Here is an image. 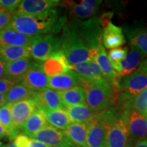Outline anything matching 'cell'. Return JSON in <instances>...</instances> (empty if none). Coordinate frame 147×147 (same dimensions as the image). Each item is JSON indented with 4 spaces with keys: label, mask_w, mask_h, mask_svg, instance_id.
<instances>
[{
    "label": "cell",
    "mask_w": 147,
    "mask_h": 147,
    "mask_svg": "<svg viewBox=\"0 0 147 147\" xmlns=\"http://www.w3.org/2000/svg\"><path fill=\"white\" fill-rule=\"evenodd\" d=\"M0 147H7L6 144H1V146H0Z\"/></svg>",
    "instance_id": "obj_47"
},
{
    "label": "cell",
    "mask_w": 147,
    "mask_h": 147,
    "mask_svg": "<svg viewBox=\"0 0 147 147\" xmlns=\"http://www.w3.org/2000/svg\"><path fill=\"white\" fill-rule=\"evenodd\" d=\"M65 19L59 17L56 8L35 15H17L12 18L7 27L29 36H38L57 33Z\"/></svg>",
    "instance_id": "obj_1"
},
{
    "label": "cell",
    "mask_w": 147,
    "mask_h": 147,
    "mask_svg": "<svg viewBox=\"0 0 147 147\" xmlns=\"http://www.w3.org/2000/svg\"><path fill=\"white\" fill-rule=\"evenodd\" d=\"M14 84L16 83L7 79L0 78V93L5 95L9 90L13 87Z\"/></svg>",
    "instance_id": "obj_37"
},
{
    "label": "cell",
    "mask_w": 147,
    "mask_h": 147,
    "mask_svg": "<svg viewBox=\"0 0 147 147\" xmlns=\"http://www.w3.org/2000/svg\"><path fill=\"white\" fill-rule=\"evenodd\" d=\"M117 119L115 111L110 108L98 113L96 117L88 123L87 147H106L109 129Z\"/></svg>",
    "instance_id": "obj_4"
},
{
    "label": "cell",
    "mask_w": 147,
    "mask_h": 147,
    "mask_svg": "<svg viewBox=\"0 0 147 147\" xmlns=\"http://www.w3.org/2000/svg\"><path fill=\"white\" fill-rule=\"evenodd\" d=\"M36 109L34 99H27L10 104L12 125L16 134H19L23 125Z\"/></svg>",
    "instance_id": "obj_10"
},
{
    "label": "cell",
    "mask_w": 147,
    "mask_h": 147,
    "mask_svg": "<svg viewBox=\"0 0 147 147\" xmlns=\"http://www.w3.org/2000/svg\"><path fill=\"white\" fill-rule=\"evenodd\" d=\"M0 124L4 127L9 134V138L14 140L18 135L14 131L12 125V116L10 113V104L2 106L0 110Z\"/></svg>",
    "instance_id": "obj_34"
},
{
    "label": "cell",
    "mask_w": 147,
    "mask_h": 147,
    "mask_svg": "<svg viewBox=\"0 0 147 147\" xmlns=\"http://www.w3.org/2000/svg\"><path fill=\"white\" fill-rule=\"evenodd\" d=\"M60 5L61 2L58 0H23L13 14L14 16L39 14L56 8Z\"/></svg>",
    "instance_id": "obj_12"
},
{
    "label": "cell",
    "mask_w": 147,
    "mask_h": 147,
    "mask_svg": "<svg viewBox=\"0 0 147 147\" xmlns=\"http://www.w3.org/2000/svg\"><path fill=\"white\" fill-rule=\"evenodd\" d=\"M30 138L50 147H76L69 140L63 130L58 129L48 124Z\"/></svg>",
    "instance_id": "obj_9"
},
{
    "label": "cell",
    "mask_w": 147,
    "mask_h": 147,
    "mask_svg": "<svg viewBox=\"0 0 147 147\" xmlns=\"http://www.w3.org/2000/svg\"><path fill=\"white\" fill-rule=\"evenodd\" d=\"M76 147H80V146H76Z\"/></svg>",
    "instance_id": "obj_50"
},
{
    "label": "cell",
    "mask_w": 147,
    "mask_h": 147,
    "mask_svg": "<svg viewBox=\"0 0 147 147\" xmlns=\"http://www.w3.org/2000/svg\"><path fill=\"white\" fill-rule=\"evenodd\" d=\"M35 36H29L14 30L5 28L0 30V47H29Z\"/></svg>",
    "instance_id": "obj_17"
},
{
    "label": "cell",
    "mask_w": 147,
    "mask_h": 147,
    "mask_svg": "<svg viewBox=\"0 0 147 147\" xmlns=\"http://www.w3.org/2000/svg\"><path fill=\"white\" fill-rule=\"evenodd\" d=\"M42 112L45 113L47 124L58 129L65 130L72 123L64 108Z\"/></svg>",
    "instance_id": "obj_26"
},
{
    "label": "cell",
    "mask_w": 147,
    "mask_h": 147,
    "mask_svg": "<svg viewBox=\"0 0 147 147\" xmlns=\"http://www.w3.org/2000/svg\"><path fill=\"white\" fill-rule=\"evenodd\" d=\"M62 104L65 107L85 104V93L80 86L63 91H58Z\"/></svg>",
    "instance_id": "obj_28"
},
{
    "label": "cell",
    "mask_w": 147,
    "mask_h": 147,
    "mask_svg": "<svg viewBox=\"0 0 147 147\" xmlns=\"http://www.w3.org/2000/svg\"><path fill=\"white\" fill-rule=\"evenodd\" d=\"M36 92L30 90L23 84L16 83L5 95L6 104H13L27 99H34Z\"/></svg>",
    "instance_id": "obj_30"
},
{
    "label": "cell",
    "mask_w": 147,
    "mask_h": 147,
    "mask_svg": "<svg viewBox=\"0 0 147 147\" xmlns=\"http://www.w3.org/2000/svg\"><path fill=\"white\" fill-rule=\"evenodd\" d=\"M49 77L40 68L39 61L34 62L32 67L24 75L21 83L32 91H42L48 88Z\"/></svg>",
    "instance_id": "obj_14"
},
{
    "label": "cell",
    "mask_w": 147,
    "mask_h": 147,
    "mask_svg": "<svg viewBox=\"0 0 147 147\" xmlns=\"http://www.w3.org/2000/svg\"><path fill=\"white\" fill-rule=\"evenodd\" d=\"M27 147H50L48 145L44 144L41 142L31 138L30 140L27 144Z\"/></svg>",
    "instance_id": "obj_40"
},
{
    "label": "cell",
    "mask_w": 147,
    "mask_h": 147,
    "mask_svg": "<svg viewBox=\"0 0 147 147\" xmlns=\"http://www.w3.org/2000/svg\"><path fill=\"white\" fill-rule=\"evenodd\" d=\"M146 57L135 48L130 47L126 57L121 63V71L119 77H123L134 72Z\"/></svg>",
    "instance_id": "obj_29"
},
{
    "label": "cell",
    "mask_w": 147,
    "mask_h": 147,
    "mask_svg": "<svg viewBox=\"0 0 147 147\" xmlns=\"http://www.w3.org/2000/svg\"><path fill=\"white\" fill-rule=\"evenodd\" d=\"M60 51L65 55L69 65L92 61L90 51L82 40L76 21L64 26Z\"/></svg>",
    "instance_id": "obj_2"
},
{
    "label": "cell",
    "mask_w": 147,
    "mask_h": 147,
    "mask_svg": "<svg viewBox=\"0 0 147 147\" xmlns=\"http://www.w3.org/2000/svg\"><path fill=\"white\" fill-rule=\"evenodd\" d=\"M61 39L55 34H49L35 36L29 47L31 58L43 61L60 51Z\"/></svg>",
    "instance_id": "obj_6"
},
{
    "label": "cell",
    "mask_w": 147,
    "mask_h": 147,
    "mask_svg": "<svg viewBox=\"0 0 147 147\" xmlns=\"http://www.w3.org/2000/svg\"><path fill=\"white\" fill-rule=\"evenodd\" d=\"M76 21L82 40L90 51L91 60L93 61L97 48L102 42V28L99 18H91L86 21Z\"/></svg>",
    "instance_id": "obj_7"
},
{
    "label": "cell",
    "mask_w": 147,
    "mask_h": 147,
    "mask_svg": "<svg viewBox=\"0 0 147 147\" xmlns=\"http://www.w3.org/2000/svg\"><path fill=\"white\" fill-rule=\"evenodd\" d=\"M128 51V48L119 47L110 49L107 54L112 67L119 74L121 71V63L126 57Z\"/></svg>",
    "instance_id": "obj_33"
},
{
    "label": "cell",
    "mask_w": 147,
    "mask_h": 147,
    "mask_svg": "<svg viewBox=\"0 0 147 147\" xmlns=\"http://www.w3.org/2000/svg\"><path fill=\"white\" fill-rule=\"evenodd\" d=\"M34 100L37 109L42 111L55 110L64 108L58 91L49 88L38 92L35 95Z\"/></svg>",
    "instance_id": "obj_16"
},
{
    "label": "cell",
    "mask_w": 147,
    "mask_h": 147,
    "mask_svg": "<svg viewBox=\"0 0 147 147\" xmlns=\"http://www.w3.org/2000/svg\"><path fill=\"white\" fill-rule=\"evenodd\" d=\"M64 109L67 112L72 123H89L90 121L94 119L98 113L91 109L86 104L65 107Z\"/></svg>",
    "instance_id": "obj_24"
},
{
    "label": "cell",
    "mask_w": 147,
    "mask_h": 147,
    "mask_svg": "<svg viewBox=\"0 0 147 147\" xmlns=\"http://www.w3.org/2000/svg\"><path fill=\"white\" fill-rule=\"evenodd\" d=\"M137 70L142 71V72H144L147 74V57L141 62Z\"/></svg>",
    "instance_id": "obj_41"
},
{
    "label": "cell",
    "mask_w": 147,
    "mask_h": 147,
    "mask_svg": "<svg viewBox=\"0 0 147 147\" xmlns=\"http://www.w3.org/2000/svg\"><path fill=\"white\" fill-rule=\"evenodd\" d=\"M102 1L98 0H83L80 3L71 1H65L63 3L69 9L75 21H86L96 13Z\"/></svg>",
    "instance_id": "obj_13"
},
{
    "label": "cell",
    "mask_w": 147,
    "mask_h": 147,
    "mask_svg": "<svg viewBox=\"0 0 147 147\" xmlns=\"http://www.w3.org/2000/svg\"><path fill=\"white\" fill-rule=\"evenodd\" d=\"M113 12H110L104 13L100 16V18H99V21H100V25L102 29L106 28V27H108V25H109L110 23H111V19L113 18Z\"/></svg>",
    "instance_id": "obj_38"
},
{
    "label": "cell",
    "mask_w": 147,
    "mask_h": 147,
    "mask_svg": "<svg viewBox=\"0 0 147 147\" xmlns=\"http://www.w3.org/2000/svg\"><path fill=\"white\" fill-rule=\"evenodd\" d=\"M13 16V14L8 12L0 14V30L8 26Z\"/></svg>",
    "instance_id": "obj_36"
},
{
    "label": "cell",
    "mask_w": 147,
    "mask_h": 147,
    "mask_svg": "<svg viewBox=\"0 0 147 147\" xmlns=\"http://www.w3.org/2000/svg\"><path fill=\"white\" fill-rule=\"evenodd\" d=\"M119 92V102L121 104L131 100L147 89V74L138 70L117 80L114 89Z\"/></svg>",
    "instance_id": "obj_5"
},
{
    "label": "cell",
    "mask_w": 147,
    "mask_h": 147,
    "mask_svg": "<svg viewBox=\"0 0 147 147\" xmlns=\"http://www.w3.org/2000/svg\"><path fill=\"white\" fill-rule=\"evenodd\" d=\"M102 45L108 49L119 48L125 44V38L122 28L110 23L108 27L103 29L102 35Z\"/></svg>",
    "instance_id": "obj_22"
},
{
    "label": "cell",
    "mask_w": 147,
    "mask_h": 147,
    "mask_svg": "<svg viewBox=\"0 0 147 147\" xmlns=\"http://www.w3.org/2000/svg\"><path fill=\"white\" fill-rule=\"evenodd\" d=\"M6 104V101H5V94L0 93V106H2Z\"/></svg>",
    "instance_id": "obj_44"
},
{
    "label": "cell",
    "mask_w": 147,
    "mask_h": 147,
    "mask_svg": "<svg viewBox=\"0 0 147 147\" xmlns=\"http://www.w3.org/2000/svg\"><path fill=\"white\" fill-rule=\"evenodd\" d=\"M47 125L45 113L42 110L36 109L23 125L21 131L30 138Z\"/></svg>",
    "instance_id": "obj_27"
},
{
    "label": "cell",
    "mask_w": 147,
    "mask_h": 147,
    "mask_svg": "<svg viewBox=\"0 0 147 147\" xmlns=\"http://www.w3.org/2000/svg\"><path fill=\"white\" fill-rule=\"evenodd\" d=\"M80 86L85 93V104L97 113L110 109L115 103V90L109 81H95L82 78Z\"/></svg>",
    "instance_id": "obj_3"
},
{
    "label": "cell",
    "mask_w": 147,
    "mask_h": 147,
    "mask_svg": "<svg viewBox=\"0 0 147 147\" xmlns=\"http://www.w3.org/2000/svg\"><path fill=\"white\" fill-rule=\"evenodd\" d=\"M34 63L31 58L8 61L5 69V79L14 83H20L23 80L24 75Z\"/></svg>",
    "instance_id": "obj_20"
},
{
    "label": "cell",
    "mask_w": 147,
    "mask_h": 147,
    "mask_svg": "<svg viewBox=\"0 0 147 147\" xmlns=\"http://www.w3.org/2000/svg\"><path fill=\"white\" fill-rule=\"evenodd\" d=\"M124 31L130 47L135 48L147 57V27H126Z\"/></svg>",
    "instance_id": "obj_23"
},
{
    "label": "cell",
    "mask_w": 147,
    "mask_h": 147,
    "mask_svg": "<svg viewBox=\"0 0 147 147\" xmlns=\"http://www.w3.org/2000/svg\"><path fill=\"white\" fill-rule=\"evenodd\" d=\"M39 63L40 68L48 77L63 74L70 70L68 61L61 51Z\"/></svg>",
    "instance_id": "obj_15"
},
{
    "label": "cell",
    "mask_w": 147,
    "mask_h": 147,
    "mask_svg": "<svg viewBox=\"0 0 147 147\" xmlns=\"http://www.w3.org/2000/svg\"><path fill=\"white\" fill-rule=\"evenodd\" d=\"M121 117L126 123L130 142L147 138V118L133 109L125 110Z\"/></svg>",
    "instance_id": "obj_8"
},
{
    "label": "cell",
    "mask_w": 147,
    "mask_h": 147,
    "mask_svg": "<svg viewBox=\"0 0 147 147\" xmlns=\"http://www.w3.org/2000/svg\"><path fill=\"white\" fill-rule=\"evenodd\" d=\"M0 110H1V107H0Z\"/></svg>",
    "instance_id": "obj_49"
},
{
    "label": "cell",
    "mask_w": 147,
    "mask_h": 147,
    "mask_svg": "<svg viewBox=\"0 0 147 147\" xmlns=\"http://www.w3.org/2000/svg\"><path fill=\"white\" fill-rule=\"evenodd\" d=\"M7 147H16L15 145L14 144V143H10V144H6Z\"/></svg>",
    "instance_id": "obj_46"
},
{
    "label": "cell",
    "mask_w": 147,
    "mask_h": 147,
    "mask_svg": "<svg viewBox=\"0 0 147 147\" xmlns=\"http://www.w3.org/2000/svg\"><path fill=\"white\" fill-rule=\"evenodd\" d=\"M69 69L84 79L95 80V81H104V80L108 81L106 77L103 75L100 68L94 61H88L75 65H69Z\"/></svg>",
    "instance_id": "obj_21"
},
{
    "label": "cell",
    "mask_w": 147,
    "mask_h": 147,
    "mask_svg": "<svg viewBox=\"0 0 147 147\" xmlns=\"http://www.w3.org/2000/svg\"><path fill=\"white\" fill-rule=\"evenodd\" d=\"M134 147H147V138L138 142Z\"/></svg>",
    "instance_id": "obj_43"
},
{
    "label": "cell",
    "mask_w": 147,
    "mask_h": 147,
    "mask_svg": "<svg viewBox=\"0 0 147 147\" xmlns=\"http://www.w3.org/2000/svg\"><path fill=\"white\" fill-rule=\"evenodd\" d=\"M0 55L8 62L31 58L29 47H0Z\"/></svg>",
    "instance_id": "obj_31"
},
{
    "label": "cell",
    "mask_w": 147,
    "mask_h": 147,
    "mask_svg": "<svg viewBox=\"0 0 147 147\" xmlns=\"http://www.w3.org/2000/svg\"><path fill=\"white\" fill-rule=\"evenodd\" d=\"M7 63L8 61L0 55V78H5L4 73Z\"/></svg>",
    "instance_id": "obj_39"
},
{
    "label": "cell",
    "mask_w": 147,
    "mask_h": 147,
    "mask_svg": "<svg viewBox=\"0 0 147 147\" xmlns=\"http://www.w3.org/2000/svg\"><path fill=\"white\" fill-rule=\"evenodd\" d=\"M3 12H6V10L4 8H3L1 6H0V14L3 13Z\"/></svg>",
    "instance_id": "obj_45"
},
{
    "label": "cell",
    "mask_w": 147,
    "mask_h": 147,
    "mask_svg": "<svg viewBox=\"0 0 147 147\" xmlns=\"http://www.w3.org/2000/svg\"><path fill=\"white\" fill-rule=\"evenodd\" d=\"M122 105L125 110H135L147 118V89Z\"/></svg>",
    "instance_id": "obj_32"
},
{
    "label": "cell",
    "mask_w": 147,
    "mask_h": 147,
    "mask_svg": "<svg viewBox=\"0 0 147 147\" xmlns=\"http://www.w3.org/2000/svg\"><path fill=\"white\" fill-rule=\"evenodd\" d=\"M0 137H8L9 138V134L8 132L6 131V129L3 127L0 124Z\"/></svg>",
    "instance_id": "obj_42"
},
{
    "label": "cell",
    "mask_w": 147,
    "mask_h": 147,
    "mask_svg": "<svg viewBox=\"0 0 147 147\" xmlns=\"http://www.w3.org/2000/svg\"><path fill=\"white\" fill-rule=\"evenodd\" d=\"M81 76L69 70L63 74L49 77L48 88L56 91H63L80 85Z\"/></svg>",
    "instance_id": "obj_18"
},
{
    "label": "cell",
    "mask_w": 147,
    "mask_h": 147,
    "mask_svg": "<svg viewBox=\"0 0 147 147\" xmlns=\"http://www.w3.org/2000/svg\"><path fill=\"white\" fill-rule=\"evenodd\" d=\"M1 142H0V146H1Z\"/></svg>",
    "instance_id": "obj_48"
},
{
    "label": "cell",
    "mask_w": 147,
    "mask_h": 147,
    "mask_svg": "<svg viewBox=\"0 0 147 147\" xmlns=\"http://www.w3.org/2000/svg\"><path fill=\"white\" fill-rule=\"evenodd\" d=\"M88 123H71L63 130L69 140L76 146L87 147V132Z\"/></svg>",
    "instance_id": "obj_25"
},
{
    "label": "cell",
    "mask_w": 147,
    "mask_h": 147,
    "mask_svg": "<svg viewBox=\"0 0 147 147\" xmlns=\"http://www.w3.org/2000/svg\"><path fill=\"white\" fill-rule=\"evenodd\" d=\"M106 147H131L126 123L121 116L120 118L116 119L110 126Z\"/></svg>",
    "instance_id": "obj_11"
},
{
    "label": "cell",
    "mask_w": 147,
    "mask_h": 147,
    "mask_svg": "<svg viewBox=\"0 0 147 147\" xmlns=\"http://www.w3.org/2000/svg\"><path fill=\"white\" fill-rule=\"evenodd\" d=\"M93 61L97 64L101 71L108 81L111 82L113 88L117 80L120 78L119 74L113 68L108 58L107 53L102 45V42L99 45L95 51Z\"/></svg>",
    "instance_id": "obj_19"
},
{
    "label": "cell",
    "mask_w": 147,
    "mask_h": 147,
    "mask_svg": "<svg viewBox=\"0 0 147 147\" xmlns=\"http://www.w3.org/2000/svg\"><path fill=\"white\" fill-rule=\"evenodd\" d=\"M21 1V0H0V6L4 8L6 12L14 14Z\"/></svg>",
    "instance_id": "obj_35"
}]
</instances>
